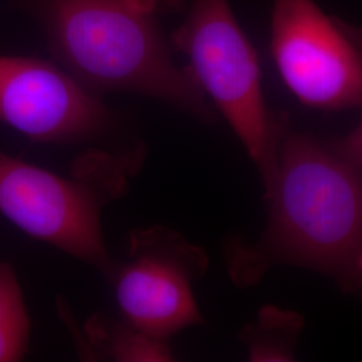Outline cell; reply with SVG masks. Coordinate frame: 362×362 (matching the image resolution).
I'll return each mask as SVG.
<instances>
[{
    "label": "cell",
    "mask_w": 362,
    "mask_h": 362,
    "mask_svg": "<svg viewBox=\"0 0 362 362\" xmlns=\"http://www.w3.org/2000/svg\"><path fill=\"white\" fill-rule=\"evenodd\" d=\"M270 215L254 245L233 243L227 266L235 285L258 284L276 264L325 272L344 284L357 281L362 250V168L333 144L285 133L270 180Z\"/></svg>",
    "instance_id": "6da1fadb"
},
{
    "label": "cell",
    "mask_w": 362,
    "mask_h": 362,
    "mask_svg": "<svg viewBox=\"0 0 362 362\" xmlns=\"http://www.w3.org/2000/svg\"><path fill=\"white\" fill-rule=\"evenodd\" d=\"M13 1L38 23L54 59L89 90L141 94L202 121L215 118L161 28L182 0Z\"/></svg>",
    "instance_id": "7a4b0ae2"
},
{
    "label": "cell",
    "mask_w": 362,
    "mask_h": 362,
    "mask_svg": "<svg viewBox=\"0 0 362 362\" xmlns=\"http://www.w3.org/2000/svg\"><path fill=\"white\" fill-rule=\"evenodd\" d=\"M64 176L0 153V214L28 236L88 263L106 278L115 269L103 209L125 192L132 161L93 151Z\"/></svg>",
    "instance_id": "3957f363"
},
{
    "label": "cell",
    "mask_w": 362,
    "mask_h": 362,
    "mask_svg": "<svg viewBox=\"0 0 362 362\" xmlns=\"http://www.w3.org/2000/svg\"><path fill=\"white\" fill-rule=\"evenodd\" d=\"M169 46L188 58L196 82L246 148L264 185L286 130L266 104L258 55L228 0H191Z\"/></svg>",
    "instance_id": "277c9868"
},
{
    "label": "cell",
    "mask_w": 362,
    "mask_h": 362,
    "mask_svg": "<svg viewBox=\"0 0 362 362\" xmlns=\"http://www.w3.org/2000/svg\"><path fill=\"white\" fill-rule=\"evenodd\" d=\"M208 258L180 233L163 226L129 233L128 251L109 275L124 321L161 341L204 324L194 284L206 274Z\"/></svg>",
    "instance_id": "5b68a950"
},
{
    "label": "cell",
    "mask_w": 362,
    "mask_h": 362,
    "mask_svg": "<svg viewBox=\"0 0 362 362\" xmlns=\"http://www.w3.org/2000/svg\"><path fill=\"white\" fill-rule=\"evenodd\" d=\"M272 52L287 89L306 106H362V52L314 0H272Z\"/></svg>",
    "instance_id": "8992f818"
},
{
    "label": "cell",
    "mask_w": 362,
    "mask_h": 362,
    "mask_svg": "<svg viewBox=\"0 0 362 362\" xmlns=\"http://www.w3.org/2000/svg\"><path fill=\"white\" fill-rule=\"evenodd\" d=\"M0 121L43 144L88 143L113 127V115L61 66L0 55Z\"/></svg>",
    "instance_id": "52a82bcc"
},
{
    "label": "cell",
    "mask_w": 362,
    "mask_h": 362,
    "mask_svg": "<svg viewBox=\"0 0 362 362\" xmlns=\"http://www.w3.org/2000/svg\"><path fill=\"white\" fill-rule=\"evenodd\" d=\"M86 336L90 341L83 344L81 356H103L115 362L175 361L168 341L148 336L125 321L107 327L90 324Z\"/></svg>",
    "instance_id": "ba28073f"
},
{
    "label": "cell",
    "mask_w": 362,
    "mask_h": 362,
    "mask_svg": "<svg viewBox=\"0 0 362 362\" xmlns=\"http://www.w3.org/2000/svg\"><path fill=\"white\" fill-rule=\"evenodd\" d=\"M302 326V318L296 313L267 306L259 313L257 322L243 327L239 338L251 361H286L293 360Z\"/></svg>",
    "instance_id": "9c48e42d"
},
{
    "label": "cell",
    "mask_w": 362,
    "mask_h": 362,
    "mask_svg": "<svg viewBox=\"0 0 362 362\" xmlns=\"http://www.w3.org/2000/svg\"><path fill=\"white\" fill-rule=\"evenodd\" d=\"M31 321L13 266L0 262V362L21 361L27 354Z\"/></svg>",
    "instance_id": "30bf717a"
},
{
    "label": "cell",
    "mask_w": 362,
    "mask_h": 362,
    "mask_svg": "<svg viewBox=\"0 0 362 362\" xmlns=\"http://www.w3.org/2000/svg\"><path fill=\"white\" fill-rule=\"evenodd\" d=\"M334 148L344 156H346L350 161L362 168V122L349 134L333 143Z\"/></svg>",
    "instance_id": "8fae6325"
},
{
    "label": "cell",
    "mask_w": 362,
    "mask_h": 362,
    "mask_svg": "<svg viewBox=\"0 0 362 362\" xmlns=\"http://www.w3.org/2000/svg\"><path fill=\"white\" fill-rule=\"evenodd\" d=\"M337 23L339 28L346 34V37L360 49V52H362V27L356 26V25H349L344 21H339L336 19Z\"/></svg>",
    "instance_id": "7c38bea8"
},
{
    "label": "cell",
    "mask_w": 362,
    "mask_h": 362,
    "mask_svg": "<svg viewBox=\"0 0 362 362\" xmlns=\"http://www.w3.org/2000/svg\"><path fill=\"white\" fill-rule=\"evenodd\" d=\"M356 274H357V279L362 281V250L356 262Z\"/></svg>",
    "instance_id": "4fadbf2b"
}]
</instances>
